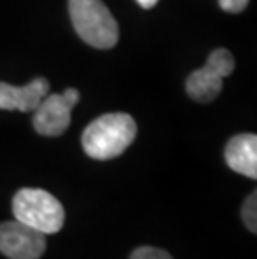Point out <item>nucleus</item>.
Wrapping results in <instances>:
<instances>
[{
  "instance_id": "nucleus-8",
  "label": "nucleus",
  "mask_w": 257,
  "mask_h": 259,
  "mask_svg": "<svg viewBox=\"0 0 257 259\" xmlns=\"http://www.w3.org/2000/svg\"><path fill=\"white\" fill-rule=\"evenodd\" d=\"M226 162L234 172L245 178H257V136L239 134L234 136L226 146Z\"/></svg>"
},
{
  "instance_id": "nucleus-5",
  "label": "nucleus",
  "mask_w": 257,
  "mask_h": 259,
  "mask_svg": "<svg viewBox=\"0 0 257 259\" xmlns=\"http://www.w3.org/2000/svg\"><path fill=\"white\" fill-rule=\"evenodd\" d=\"M80 94L77 89H67L64 94H47L35 109L34 129L40 136H62L70 125V114L77 106Z\"/></svg>"
},
{
  "instance_id": "nucleus-1",
  "label": "nucleus",
  "mask_w": 257,
  "mask_h": 259,
  "mask_svg": "<svg viewBox=\"0 0 257 259\" xmlns=\"http://www.w3.org/2000/svg\"><path fill=\"white\" fill-rule=\"evenodd\" d=\"M137 124L129 114H104L87 125L82 134V147L95 161H109L120 156L134 142Z\"/></svg>"
},
{
  "instance_id": "nucleus-7",
  "label": "nucleus",
  "mask_w": 257,
  "mask_h": 259,
  "mask_svg": "<svg viewBox=\"0 0 257 259\" xmlns=\"http://www.w3.org/2000/svg\"><path fill=\"white\" fill-rule=\"evenodd\" d=\"M48 89H50L48 80L43 77H37L24 87L0 82V109L20 112L35 111L42 99L48 94Z\"/></svg>"
},
{
  "instance_id": "nucleus-12",
  "label": "nucleus",
  "mask_w": 257,
  "mask_h": 259,
  "mask_svg": "<svg viewBox=\"0 0 257 259\" xmlns=\"http://www.w3.org/2000/svg\"><path fill=\"white\" fill-rule=\"evenodd\" d=\"M157 2H159V0H137V4L140 5V7H144V9H152Z\"/></svg>"
},
{
  "instance_id": "nucleus-11",
  "label": "nucleus",
  "mask_w": 257,
  "mask_h": 259,
  "mask_svg": "<svg viewBox=\"0 0 257 259\" xmlns=\"http://www.w3.org/2000/svg\"><path fill=\"white\" fill-rule=\"evenodd\" d=\"M249 0H219V7H221L224 12L229 14H239L247 7Z\"/></svg>"
},
{
  "instance_id": "nucleus-4",
  "label": "nucleus",
  "mask_w": 257,
  "mask_h": 259,
  "mask_svg": "<svg viewBox=\"0 0 257 259\" xmlns=\"http://www.w3.org/2000/svg\"><path fill=\"white\" fill-rule=\"evenodd\" d=\"M236 65L232 54L227 49H216L211 52L205 65L194 70L185 80V91L195 102L207 104L221 94L224 77L231 75Z\"/></svg>"
},
{
  "instance_id": "nucleus-10",
  "label": "nucleus",
  "mask_w": 257,
  "mask_h": 259,
  "mask_svg": "<svg viewBox=\"0 0 257 259\" xmlns=\"http://www.w3.org/2000/svg\"><path fill=\"white\" fill-rule=\"evenodd\" d=\"M130 259H174L167 251L159 249V247H152V246H142L137 247L132 254H130Z\"/></svg>"
},
{
  "instance_id": "nucleus-9",
  "label": "nucleus",
  "mask_w": 257,
  "mask_h": 259,
  "mask_svg": "<svg viewBox=\"0 0 257 259\" xmlns=\"http://www.w3.org/2000/svg\"><path fill=\"white\" fill-rule=\"evenodd\" d=\"M242 221L247 226V229L250 233H257V194L255 191L250 196H247V199L242 204Z\"/></svg>"
},
{
  "instance_id": "nucleus-3",
  "label": "nucleus",
  "mask_w": 257,
  "mask_h": 259,
  "mask_svg": "<svg viewBox=\"0 0 257 259\" xmlns=\"http://www.w3.org/2000/svg\"><path fill=\"white\" fill-rule=\"evenodd\" d=\"M12 211L17 221L40 231L45 236L59 233L65 223L64 206L56 196L43 189H20L12 199Z\"/></svg>"
},
{
  "instance_id": "nucleus-2",
  "label": "nucleus",
  "mask_w": 257,
  "mask_h": 259,
  "mask_svg": "<svg viewBox=\"0 0 257 259\" xmlns=\"http://www.w3.org/2000/svg\"><path fill=\"white\" fill-rule=\"evenodd\" d=\"M69 14L75 32L95 49H112L119 42V25L102 0H69Z\"/></svg>"
},
{
  "instance_id": "nucleus-6",
  "label": "nucleus",
  "mask_w": 257,
  "mask_h": 259,
  "mask_svg": "<svg viewBox=\"0 0 257 259\" xmlns=\"http://www.w3.org/2000/svg\"><path fill=\"white\" fill-rule=\"evenodd\" d=\"M47 247L45 234L20 221L0 224V252L9 259H39Z\"/></svg>"
}]
</instances>
